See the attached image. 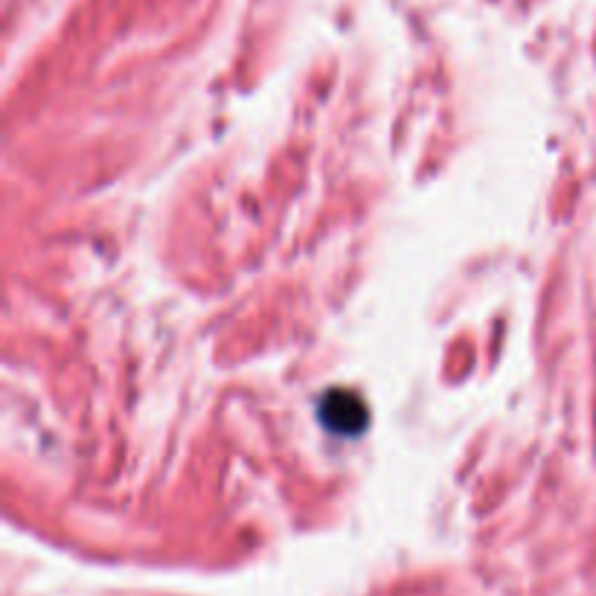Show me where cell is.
Masks as SVG:
<instances>
[{
    "label": "cell",
    "instance_id": "1",
    "mask_svg": "<svg viewBox=\"0 0 596 596\" xmlns=\"http://www.w3.org/2000/svg\"><path fill=\"white\" fill-rule=\"evenodd\" d=\"M323 413H326L330 425L341 431H355L358 425H364V405L352 393H332Z\"/></svg>",
    "mask_w": 596,
    "mask_h": 596
}]
</instances>
